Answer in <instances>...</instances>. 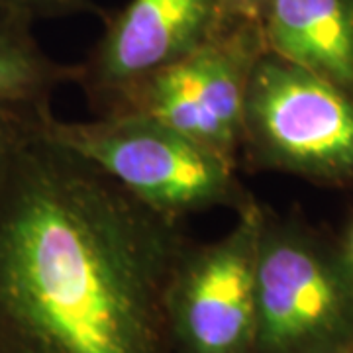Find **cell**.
<instances>
[{
    "instance_id": "8992f818",
    "label": "cell",
    "mask_w": 353,
    "mask_h": 353,
    "mask_svg": "<svg viewBox=\"0 0 353 353\" xmlns=\"http://www.w3.org/2000/svg\"><path fill=\"white\" fill-rule=\"evenodd\" d=\"M263 206L236 212L222 238L190 243L167 287L173 353H252L255 338V250Z\"/></svg>"
},
{
    "instance_id": "30bf717a",
    "label": "cell",
    "mask_w": 353,
    "mask_h": 353,
    "mask_svg": "<svg viewBox=\"0 0 353 353\" xmlns=\"http://www.w3.org/2000/svg\"><path fill=\"white\" fill-rule=\"evenodd\" d=\"M51 104L36 108H0V176L12 161L14 153L41 126Z\"/></svg>"
},
{
    "instance_id": "6da1fadb",
    "label": "cell",
    "mask_w": 353,
    "mask_h": 353,
    "mask_svg": "<svg viewBox=\"0 0 353 353\" xmlns=\"http://www.w3.org/2000/svg\"><path fill=\"white\" fill-rule=\"evenodd\" d=\"M189 243L41 122L0 176V353H173L165 301Z\"/></svg>"
},
{
    "instance_id": "4fadbf2b",
    "label": "cell",
    "mask_w": 353,
    "mask_h": 353,
    "mask_svg": "<svg viewBox=\"0 0 353 353\" xmlns=\"http://www.w3.org/2000/svg\"><path fill=\"white\" fill-rule=\"evenodd\" d=\"M345 252H347V255L352 257V261H353V232H352V238H350V245H347V250H345Z\"/></svg>"
},
{
    "instance_id": "8fae6325",
    "label": "cell",
    "mask_w": 353,
    "mask_h": 353,
    "mask_svg": "<svg viewBox=\"0 0 353 353\" xmlns=\"http://www.w3.org/2000/svg\"><path fill=\"white\" fill-rule=\"evenodd\" d=\"M97 10L90 0H0V18L34 28L39 20H51Z\"/></svg>"
},
{
    "instance_id": "9c48e42d",
    "label": "cell",
    "mask_w": 353,
    "mask_h": 353,
    "mask_svg": "<svg viewBox=\"0 0 353 353\" xmlns=\"http://www.w3.org/2000/svg\"><path fill=\"white\" fill-rule=\"evenodd\" d=\"M81 63L51 59L32 28L0 18V108H36L51 104L53 92L77 85Z\"/></svg>"
},
{
    "instance_id": "7c38bea8",
    "label": "cell",
    "mask_w": 353,
    "mask_h": 353,
    "mask_svg": "<svg viewBox=\"0 0 353 353\" xmlns=\"http://www.w3.org/2000/svg\"><path fill=\"white\" fill-rule=\"evenodd\" d=\"M226 22H253L261 24L267 0H218Z\"/></svg>"
},
{
    "instance_id": "7a4b0ae2",
    "label": "cell",
    "mask_w": 353,
    "mask_h": 353,
    "mask_svg": "<svg viewBox=\"0 0 353 353\" xmlns=\"http://www.w3.org/2000/svg\"><path fill=\"white\" fill-rule=\"evenodd\" d=\"M43 132L163 214L185 220L214 208L240 212L255 201L238 176V163L148 116L101 114L67 122L51 110Z\"/></svg>"
},
{
    "instance_id": "ba28073f",
    "label": "cell",
    "mask_w": 353,
    "mask_h": 353,
    "mask_svg": "<svg viewBox=\"0 0 353 353\" xmlns=\"http://www.w3.org/2000/svg\"><path fill=\"white\" fill-rule=\"evenodd\" d=\"M265 50L353 94V0H267Z\"/></svg>"
},
{
    "instance_id": "5b68a950",
    "label": "cell",
    "mask_w": 353,
    "mask_h": 353,
    "mask_svg": "<svg viewBox=\"0 0 353 353\" xmlns=\"http://www.w3.org/2000/svg\"><path fill=\"white\" fill-rule=\"evenodd\" d=\"M261 24L226 22L206 43L167 65L102 114H139L238 163L250 77L263 55Z\"/></svg>"
},
{
    "instance_id": "52a82bcc",
    "label": "cell",
    "mask_w": 353,
    "mask_h": 353,
    "mask_svg": "<svg viewBox=\"0 0 353 353\" xmlns=\"http://www.w3.org/2000/svg\"><path fill=\"white\" fill-rule=\"evenodd\" d=\"M224 24L218 0H130L106 16L77 85L102 114L141 79L199 50Z\"/></svg>"
},
{
    "instance_id": "3957f363",
    "label": "cell",
    "mask_w": 353,
    "mask_h": 353,
    "mask_svg": "<svg viewBox=\"0 0 353 353\" xmlns=\"http://www.w3.org/2000/svg\"><path fill=\"white\" fill-rule=\"evenodd\" d=\"M252 353H353V261L310 228L263 208Z\"/></svg>"
},
{
    "instance_id": "277c9868",
    "label": "cell",
    "mask_w": 353,
    "mask_h": 353,
    "mask_svg": "<svg viewBox=\"0 0 353 353\" xmlns=\"http://www.w3.org/2000/svg\"><path fill=\"white\" fill-rule=\"evenodd\" d=\"M240 153L255 169L353 181V94L265 50L245 92Z\"/></svg>"
}]
</instances>
